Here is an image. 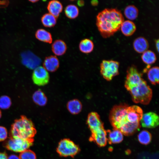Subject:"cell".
Returning a JSON list of instances; mask_svg holds the SVG:
<instances>
[{
    "label": "cell",
    "mask_w": 159,
    "mask_h": 159,
    "mask_svg": "<svg viewBox=\"0 0 159 159\" xmlns=\"http://www.w3.org/2000/svg\"><path fill=\"white\" fill-rule=\"evenodd\" d=\"M11 104L10 98L6 96H3L0 97V108L3 109L9 107Z\"/></svg>",
    "instance_id": "cell-31"
},
{
    "label": "cell",
    "mask_w": 159,
    "mask_h": 159,
    "mask_svg": "<svg viewBox=\"0 0 159 159\" xmlns=\"http://www.w3.org/2000/svg\"><path fill=\"white\" fill-rule=\"evenodd\" d=\"M38 1L37 0H32V1H30L32 2H37Z\"/></svg>",
    "instance_id": "cell-38"
},
{
    "label": "cell",
    "mask_w": 159,
    "mask_h": 159,
    "mask_svg": "<svg viewBox=\"0 0 159 159\" xmlns=\"http://www.w3.org/2000/svg\"><path fill=\"white\" fill-rule=\"evenodd\" d=\"M77 4L79 6H82L84 5V1L82 0L78 1L77 2Z\"/></svg>",
    "instance_id": "cell-35"
},
{
    "label": "cell",
    "mask_w": 159,
    "mask_h": 159,
    "mask_svg": "<svg viewBox=\"0 0 159 159\" xmlns=\"http://www.w3.org/2000/svg\"><path fill=\"white\" fill-rule=\"evenodd\" d=\"M32 98L34 102L40 106H44L47 102V97L40 90H38L34 92Z\"/></svg>",
    "instance_id": "cell-24"
},
{
    "label": "cell",
    "mask_w": 159,
    "mask_h": 159,
    "mask_svg": "<svg viewBox=\"0 0 159 159\" xmlns=\"http://www.w3.org/2000/svg\"><path fill=\"white\" fill-rule=\"evenodd\" d=\"M49 79V73L43 67L39 66L34 69L32 79L36 85L39 86L45 85L48 83Z\"/></svg>",
    "instance_id": "cell-9"
},
{
    "label": "cell",
    "mask_w": 159,
    "mask_h": 159,
    "mask_svg": "<svg viewBox=\"0 0 159 159\" xmlns=\"http://www.w3.org/2000/svg\"><path fill=\"white\" fill-rule=\"evenodd\" d=\"M120 28L124 35L129 36L132 35L135 32L136 26L133 22L130 20H126L122 22Z\"/></svg>",
    "instance_id": "cell-18"
},
{
    "label": "cell",
    "mask_w": 159,
    "mask_h": 159,
    "mask_svg": "<svg viewBox=\"0 0 159 159\" xmlns=\"http://www.w3.org/2000/svg\"><path fill=\"white\" fill-rule=\"evenodd\" d=\"M34 139H25L10 137L4 144L6 148L15 152L21 153L28 149L33 144Z\"/></svg>",
    "instance_id": "cell-5"
},
{
    "label": "cell",
    "mask_w": 159,
    "mask_h": 159,
    "mask_svg": "<svg viewBox=\"0 0 159 159\" xmlns=\"http://www.w3.org/2000/svg\"><path fill=\"white\" fill-rule=\"evenodd\" d=\"M52 52L55 55L61 56L65 53L67 49V47L64 41L58 39L54 42L52 46Z\"/></svg>",
    "instance_id": "cell-19"
},
{
    "label": "cell",
    "mask_w": 159,
    "mask_h": 159,
    "mask_svg": "<svg viewBox=\"0 0 159 159\" xmlns=\"http://www.w3.org/2000/svg\"><path fill=\"white\" fill-rule=\"evenodd\" d=\"M159 68L157 66L150 68L148 71V79L151 83L153 85H156L159 83Z\"/></svg>",
    "instance_id": "cell-23"
},
{
    "label": "cell",
    "mask_w": 159,
    "mask_h": 159,
    "mask_svg": "<svg viewBox=\"0 0 159 159\" xmlns=\"http://www.w3.org/2000/svg\"><path fill=\"white\" fill-rule=\"evenodd\" d=\"M7 159H20L19 156L17 155L12 154L8 157Z\"/></svg>",
    "instance_id": "cell-34"
},
{
    "label": "cell",
    "mask_w": 159,
    "mask_h": 159,
    "mask_svg": "<svg viewBox=\"0 0 159 159\" xmlns=\"http://www.w3.org/2000/svg\"><path fill=\"white\" fill-rule=\"evenodd\" d=\"M23 64L28 68L33 69L39 66L41 60L32 53L27 52L23 53L21 55Z\"/></svg>",
    "instance_id": "cell-11"
},
{
    "label": "cell",
    "mask_w": 159,
    "mask_h": 159,
    "mask_svg": "<svg viewBox=\"0 0 159 159\" xmlns=\"http://www.w3.org/2000/svg\"><path fill=\"white\" fill-rule=\"evenodd\" d=\"M89 140L94 142L100 147L105 146L107 141V133L104 127L91 132V135Z\"/></svg>",
    "instance_id": "cell-12"
},
{
    "label": "cell",
    "mask_w": 159,
    "mask_h": 159,
    "mask_svg": "<svg viewBox=\"0 0 159 159\" xmlns=\"http://www.w3.org/2000/svg\"><path fill=\"white\" fill-rule=\"evenodd\" d=\"M124 14L125 17L130 20L136 18L138 14L137 8L134 5H130L127 6L125 9Z\"/></svg>",
    "instance_id": "cell-25"
},
{
    "label": "cell",
    "mask_w": 159,
    "mask_h": 159,
    "mask_svg": "<svg viewBox=\"0 0 159 159\" xmlns=\"http://www.w3.org/2000/svg\"><path fill=\"white\" fill-rule=\"evenodd\" d=\"M138 139L139 141L142 144L147 145L150 143L151 140L150 133L148 131L143 130L138 134Z\"/></svg>",
    "instance_id": "cell-29"
},
{
    "label": "cell",
    "mask_w": 159,
    "mask_h": 159,
    "mask_svg": "<svg viewBox=\"0 0 159 159\" xmlns=\"http://www.w3.org/2000/svg\"><path fill=\"white\" fill-rule=\"evenodd\" d=\"M56 151L60 156L73 157L80 151L79 146L68 138L61 140L58 143Z\"/></svg>",
    "instance_id": "cell-6"
},
{
    "label": "cell",
    "mask_w": 159,
    "mask_h": 159,
    "mask_svg": "<svg viewBox=\"0 0 159 159\" xmlns=\"http://www.w3.org/2000/svg\"><path fill=\"white\" fill-rule=\"evenodd\" d=\"M125 86L127 90L139 83L143 80L142 74L135 66L132 65L127 69Z\"/></svg>",
    "instance_id": "cell-8"
},
{
    "label": "cell",
    "mask_w": 159,
    "mask_h": 159,
    "mask_svg": "<svg viewBox=\"0 0 159 159\" xmlns=\"http://www.w3.org/2000/svg\"><path fill=\"white\" fill-rule=\"evenodd\" d=\"M20 159H36L35 153L30 150H26L20 154L19 156Z\"/></svg>",
    "instance_id": "cell-30"
},
{
    "label": "cell",
    "mask_w": 159,
    "mask_h": 159,
    "mask_svg": "<svg viewBox=\"0 0 159 159\" xmlns=\"http://www.w3.org/2000/svg\"><path fill=\"white\" fill-rule=\"evenodd\" d=\"M107 139L110 143H118L121 142L123 138V134L119 130L114 128L108 132Z\"/></svg>",
    "instance_id": "cell-17"
},
{
    "label": "cell",
    "mask_w": 159,
    "mask_h": 159,
    "mask_svg": "<svg viewBox=\"0 0 159 159\" xmlns=\"http://www.w3.org/2000/svg\"><path fill=\"white\" fill-rule=\"evenodd\" d=\"M159 117L153 112H149L143 114L140 121L141 126L147 128H154L159 125Z\"/></svg>",
    "instance_id": "cell-10"
},
{
    "label": "cell",
    "mask_w": 159,
    "mask_h": 159,
    "mask_svg": "<svg viewBox=\"0 0 159 159\" xmlns=\"http://www.w3.org/2000/svg\"><path fill=\"white\" fill-rule=\"evenodd\" d=\"M87 123L91 132L103 127V123L99 115L95 112H92L89 114Z\"/></svg>",
    "instance_id": "cell-13"
},
{
    "label": "cell",
    "mask_w": 159,
    "mask_h": 159,
    "mask_svg": "<svg viewBox=\"0 0 159 159\" xmlns=\"http://www.w3.org/2000/svg\"><path fill=\"white\" fill-rule=\"evenodd\" d=\"M127 91L130 93L133 101L135 103L146 105L149 103L152 98V90L144 80Z\"/></svg>",
    "instance_id": "cell-3"
},
{
    "label": "cell",
    "mask_w": 159,
    "mask_h": 159,
    "mask_svg": "<svg viewBox=\"0 0 159 159\" xmlns=\"http://www.w3.org/2000/svg\"><path fill=\"white\" fill-rule=\"evenodd\" d=\"M35 36L37 39L41 41L49 44L52 42V39L51 34L44 29L38 30L36 33Z\"/></svg>",
    "instance_id": "cell-21"
},
{
    "label": "cell",
    "mask_w": 159,
    "mask_h": 159,
    "mask_svg": "<svg viewBox=\"0 0 159 159\" xmlns=\"http://www.w3.org/2000/svg\"><path fill=\"white\" fill-rule=\"evenodd\" d=\"M57 18L51 14L48 13L44 14L41 18V21L46 27H51L55 25L57 22Z\"/></svg>",
    "instance_id": "cell-26"
},
{
    "label": "cell",
    "mask_w": 159,
    "mask_h": 159,
    "mask_svg": "<svg viewBox=\"0 0 159 159\" xmlns=\"http://www.w3.org/2000/svg\"><path fill=\"white\" fill-rule=\"evenodd\" d=\"M8 132L6 129L2 126H0V141L5 140L7 138Z\"/></svg>",
    "instance_id": "cell-32"
},
{
    "label": "cell",
    "mask_w": 159,
    "mask_h": 159,
    "mask_svg": "<svg viewBox=\"0 0 159 159\" xmlns=\"http://www.w3.org/2000/svg\"><path fill=\"white\" fill-rule=\"evenodd\" d=\"M94 45L93 42L88 39H85L82 40L79 45L80 50L84 53H89L93 49Z\"/></svg>",
    "instance_id": "cell-22"
},
{
    "label": "cell",
    "mask_w": 159,
    "mask_h": 159,
    "mask_svg": "<svg viewBox=\"0 0 159 159\" xmlns=\"http://www.w3.org/2000/svg\"><path fill=\"white\" fill-rule=\"evenodd\" d=\"M141 58L143 61L148 65L154 63L156 60L155 54L153 51L148 50L143 53Z\"/></svg>",
    "instance_id": "cell-27"
},
{
    "label": "cell",
    "mask_w": 159,
    "mask_h": 159,
    "mask_svg": "<svg viewBox=\"0 0 159 159\" xmlns=\"http://www.w3.org/2000/svg\"><path fill=\"white\" fill-rule=\"evenodd\" d=\"M1 111L0 110V119L1 118Z\"/></svg>",
    "instance_id": "cell-39"
},
{
    "label": "cell",
    "mask_w": 159,
    "mask_h": 159,
    "mask_svg": "<svg viewBox=\"0 0 159 159\" xmlns=\"http://www.w3.org/2000/svg\"><path fill=\"white\" fill-rule=\"evenodd\" d=\"M67 108L69 112L74 115L77 114L81 111L82 105L80 102L77 99L69 101L67 104Z\"/></svg>",
    "instance_id": "cell-20"
},
{
    "label": "cell",
    "mask_w": 159,
    "mask_h": 159,
    "mask_svg": "<svg viewBox=\"0 0 159 159\" xmlns=\"http://www.w3.org/2000/svg\"><path fill=\"white\" fill-rule=\"evenodd\" d=\"M128 106L126 104L121 103L114 106L111 109L109 114V119L114 128L119 130L123 125L129 122L127 117Z\"/></svg>",
    "instance_id": "cell-4"
},
{
    "label": "cell",
    "mask_w": 159,
    "mask_h": 159,
    "mask_svg": "<svg viewBox=\"0 0 159 159\" xmlns=\"http://www.w3.org/2000/svg\"><path fill=\"white\" fill-rule=\"evenodd\" d=\"M119 63L113 60H103L100 64V72L103 77L110 81L119 74Z\"/></svg>",
    "instance_id": "cell-7"
},
{
    "label": "cell",
    "mask_w": 159,
    "mask_h": 159,
    "mask_svg": "<svg viewBox=\"0 0 159 159\" xmlns=\"http://www.w3.org/2000/svg\"><path fill=\"white\" fill-rule=\"evenodd\" d=\"M124 21L123 16L119 10L115 8H106L97 15L96 24L101 35L106 38L117 31Z\"/></svg>",
    "instance_id": "cell-1"
},
{
    "label": "cell",
    "mask_w": 159,
    "mask_h": 159,
    "mask_svg": "<svg viewBox=\"0 0 159 159\" xmlns=\"http://www.w3.org/2000/svg\"><path fill=\"white\" fill-rule=\"evenodd\" d=\"M159 39L156 40L155 41V46L158 52H159Z\"/></svg>",
    "instance_id": "cell-36"
},
{
    "label": "cell",
    "mask_w": 159,
    "mask_h": 159,
    "mask_svg": "<svg viewBox=\"0 0 159 159\" xmlns=\"http://www.w3.org/2000/svg\"><path fill=\"white\" fill-rule=\"evenodd\" d=\"M133 46L135 50L139 53H143L147 50L149 44L147 40L143 37H137L134 40Z\"/></svg>",
    "instance_id": "cell-16"
},
{
    "label": "cell",
    "mask_w": 159,
    "mask_h": 159,
    "mask_svg": "<svg viewBox=\"0 0 159 159\" xmlns=\"http://www.w3.org/2000/svg\"><path fill=\"white\" fill-rule=\"evenodd\" d=\"M47 9L49 13L57 18L62 11L63 6L59 1L53 0L49 2Z\"/></svg>",
    "instance_id": "cell-15"
},
{
    "label": "cell",
    "mask_w": 159,
    "mask_h": 159,
    "mask_svg": "<svg viewBox=\"0 0 159 159\" xmlns=\"http://www.w3.org/2000/svg\"><path fill=\"white\" fill-rule=\"evenodd\" d=\"M64 12L68 18L70 19H74L78 16L79 10L77 7L75 5L70 4L65 7Z\"/></svg>",
    "instance_id": "cell-28"
},
{
    "label": "cell",
    "mask_w": 159,
    "mask_h": 159,
    "mask_svg": "<svg viewBox=\"0 0 159 159\" xmlns=\"http://www.w3.org/2000/svg\"><path fill=\"white\" fill-rule=\"evenodd\" d=\"M97 1H92V2H91L92 4L93 5H96L97 4V1Z\"/></svg>",
    "instance_id": "cell-37"
},
{
    "label": "cell",
    "mask_w": 159,
    "mask_h": 159,
    "mask_svg": "<svg viewBox=\"0 0 159 159\" xmlns=\"http://www.w3.org/2000/svg\"><path fill=\"white\" fill-rule=\"evenodd\" d=\"M58 58L55 56L51 55L46 57L43 63V67L48 71L54 72L59 66Z\"/></svg>",
    "instance_id": "cell-14"
},
{
    "label": "cell",
    "mask_w": 159,
    "mask_h": 159,
    "mask_svg": "<svg viewBox=\"0 0 159 159\" xmlns=\"http://www.w3.org/2000/svg\"><path fill=\"white\" fill-rule=\"evenodd\" d=\"M7 155L5 153L0 152V159H7Z\"/></svg>",
    "instance_id": "cell-33"
},
{
    "label": "cell",
    "mask_w": 159,
    "mask_h": 159,
    "mask_svg": "<svg viewBox=\"0 0 159 159\" xmlns=\"http://www.w3.org/2000/svg\"><path fill=\"white\" fill-rule=\"evenodd\" d=\"M36 130L32 121L24 116L15 120L11 125L10 136L25 139H33Z\"/></svg>",
    "instance_id": "cell-2"
}]
</instances>
